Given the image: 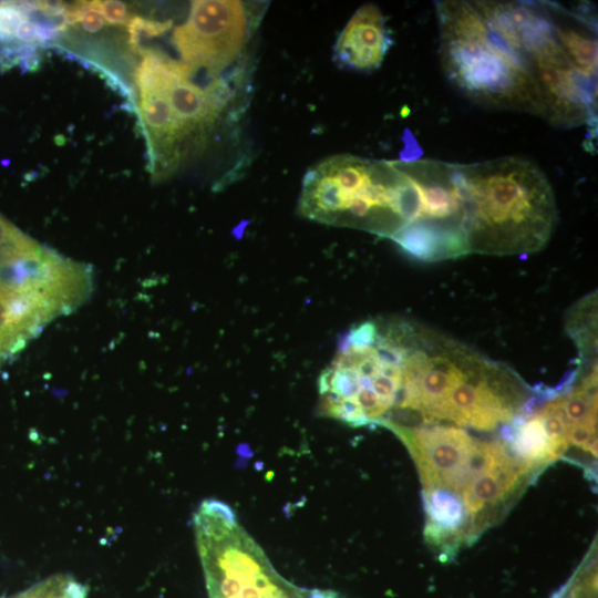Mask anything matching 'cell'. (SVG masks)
Returning a JSON list of instances; mask_svg holds the SVG:
<instances>
[{
  "label": "cell",
  "mask_w": 598,
  "mask_h": 598,
  "mask_svg": "<svg viewBox=\"0 0 598 598\" xmlns=\"http://www.w3.org/2000/svg\"><path fill=\"white\" fill-rule=\"evenodd\" d=\"M11 598H87L84 586L70 576H53Z\"/></svg>",
  "instance_id": "8fae6325"
},
{
  "label": "cell",
  "mask_w": 598,
  "mask_h": 598,
  "mask_svg": "<svg viewBox=\"0 0 598 598\" xmlns=\"http://www.w3.org/2000/svg\"><path fill=\"white\" fill-rule=\"evenodd\" d=\"M140 54L142 61L135 74L138 114L148 145L152 173L161 179L175 172L186 155L166 94L169 58L145 49Z\"/></svg>",
  "instance_id": "ba28073f"
},
{
  "label": "cell",
  "mask_w": 598,
  "mask_h": 598,
  "mask_svg": "<svg viewBox=\"0 0 598 598\" xmlns=\"http://www.w3.org/2000/svg\"><path fill=\"white\" fill-rule=\"evenodd\" d=\"M390 430L412 455L423 489L458 493L482 463L489 441L450 424L420 423Z\"/></svg>",
  "instance_id": "8992f818"
},
{
  "label": "cell",
  "mask_w": 598,
  "mask_h": 598,
  "mask_svg": "<svg viewBox=\"0 0 598 598\" xmlns=\"http://www.w3.org/2000/svg\"><path fill=\"white\" fill-rule=\"evenodd\" d=\"M93 290L90 265L37 243L0 214V369Z\"/></svg>",
  "instance_id": "7a4b0ae2"
},
{
  "label": "cell",
  "mask_w": 598,
  "mask_h": 598,
  "mask_svg": "<svg viewBox=\"0 0 598 598\" xmlns=\"http://www.w3.org/2000/svg\"><path fill=\"white\" fill-rule=\"evenodd\" d=\"M455 175L470 254L524 255L547 245L557 208L551 185L537 165L506 156L455 164Z\"/></svg>",
  "instance_id": "6da1fadb"
},
{
  "label": "cell",
  "mask_w": 598,
  "mask_h": 598,
  "mask_svg": "<svg viewBox=\"0 0 598 598\" xmlns=\"http://www.w3.org/2000/svg\"><path fill=\"white\" fill-rule=\"evenodd\" d=\"M68 24H79L84 31L95 33L105 27V20L95 1H81L65 8Z\"/></svg>",
  "instance_id": "7c38bea8"
},
{
  "label": "cell",
  "mask_w": 598,
  "mask_h": 598,
  "mask_svg": "<svg viewBox=\"0 0 598 598\" xmlns=\"http://www.w3.org/2000/svg\"><path fill=\"white\" fill-rule=\"evenodd\" d=\"M126 25L128 30V43L132 49L140 52L142 49L141 40L144 37L152 38L162 34L171 28V22H157L141 17H132Z\"/></svg>",
  "instance_id": "4fadbf2b"
},
{
  "label": "cell",
  "mask_w": 598,
  "mask_h": 598,
  "mask_svg": "<svg viewBox=\"0 0 598 598\" xmlns=\"http://www.w3.org/2000/svg\"><path fill=\"white\" fill-rule=\"evenodd\" d=\"M392 39L385 19L374 4L360 7L350 18L334 45V58L344 68L369 72L378 69Z\"/></svg>",
  "instance_id": "30bf717a"
},
{
  "label": "cell",
  "mask_w": 598,
  "mask_h": 598,
  "mask_svg": "<svg viewBox=\"0 0 598 598\" xmlns=\"http://www.w3.org/2000/svg\"><path fill=\"white\" fill-rule=\"evenodd\" d=\"M401 320H368L342 333L318 379L319 414L351 426L381 424L402 382Z\"/></svg>",
  "instance_id": "5b68a950"
},
{
  "label": "cell",
  "mask_w": 598,
  "mask_h": 598,
  "mask_svg": "<svg viewBox=\"0 0 598 598\" xmlns=\"http://www.w3.org/2000/svg\"><path fill=\"white\" fill-rule=\"evenodd\" d=\"M298 209L318 223L390 239L416 220L420 194L398 161L337 155L308 169Z\"/></svg>",
  "instance_id": "3957f363"
},
{
  "label": "cell",
  "mask_w": 598,
  "mask_h": 598,
  "mask_svg": "<svg viewBox=\"0 0 598 598\" xmlns=\"http://www.w3.org/2000/svg\"><path fill=\"white\" fill-rule=\"evenodd\" d=\"M105 22L110 24H127L131 20L128 9L124 2L115 0L95 1Z\"/></svg>",
  "instance_id": "5bb4252c"
},
{
  "label": "cell",
  "mask_w": 598,
  "mask_h": 598,
  "mask_svg": "<svg viewBox=\"0 0 598 598\" xmlns=\"http://www.w3.org/2000/svg\"><path fill=\"white\" fill-rule=\"evenodd\" d=\"M194 72L185 63L169 58L165 87L185 155L205 143L233 95L221 78H214L206 86L195 84L190 80Z\"/></svg>",
  "instance_id": "9c48e42d"
},
{
  "label": "cell",
  "mask_w": 598,
  "mask_h": 598,
  "mask_svg": "<svg viewBox=\"0 0 598 598\" xmlns=\"http://www.w3.org/2000/svg\"><path fill=\"white\" fill-rule=\"evenodd\" d=\"M247 32L240 1L197 0L192 2L187 20L175 28L173 42L183 63L217 74L240 54Z\"/></svg>",
  "instance_id": "52a82bcc"
},
{
  "label": "cell",
  "mask_w": 598,
  "mask_h": 598,
  "mask_svg": "<svg viewBox=\"0 0 598 598\" xmlns=\"http://www.w3.org/2000/svg\"><path fill=\"white\" fill-rule=\"evenodd\" d=\"M435 13L442 66L463 94L485 106L544 117L530 63L473 1H436Z\"/></svg>",
  "instance_id": "277c9868"
}]
</instances>
